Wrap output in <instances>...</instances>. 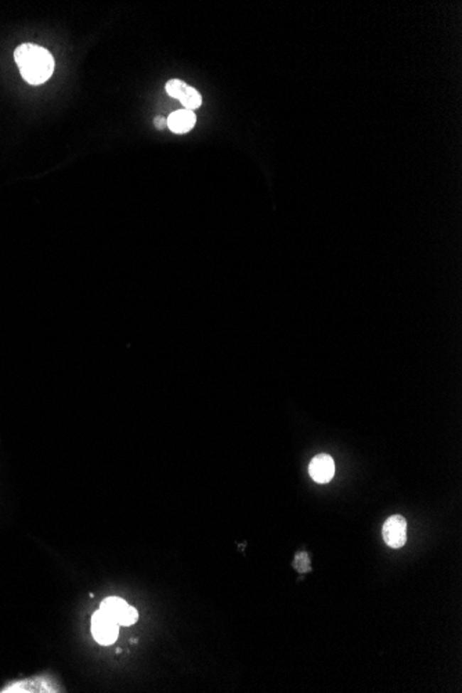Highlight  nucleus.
I'll return each instance as SVG.
<instances>
[{"instance_id":"obj_1","label":"nucleus","mask_w":462,"mask_h":693,"mask_svg":"<svg viewBox=\"0 0 462 693\" xmlns=\"http://www.w3.org/2000/svg\"><path fill=\"white\" fill-rule=\"evenodd\" d=\"M14 60L23 78L31 85L45 83L54 71L52 53L33 43L18 46L14 51Z\"/></svg>"},{"instance_id":"obj_2","label":"nucleus","mask_w":462,"mask_h":693,"mask_svg":"<svg viewBox=\"0 0 462 693\" xmlns=\"http://www.w3.org/2000/svg\"><path fill=\"white\" fill-rule=\"evenodd\" d=\"M100 610L108 618L117 621L119 625H131L139 619V613L133 606L118 596H111L104 599L100 605Z\"/></svg>"},{"instance_id":"obj_3","label":"nucleus","mask_w":462,"mask_h":693,"mask_svg":"<svg viewBox=\"0 0 462 693\" xmlns=\"http://www.w3.org/2000/svg\"><path fill=\"white\" fill-rule=\"evenodd\" d=\"M165 90L171 97L179 100L180 102L186 107V110L193 111L195 108H200L203 104V97L200 92L195 90L193 86H188L186 82L180 79H171L169 82H166Z\"/></svg>"},{"instance_id":"obj_4","label":"nucleus","mask_w":462,"mask_h":693,"mask_svg":"<svg viewBox=\"0 0 462 693\" xmlns=\"http://www.w3.org/2000/svg\"><path fill=\"white\" fill-rule=\"evenodd\" d=\"M92 634L99 644H114L119 634V624L99 609L92 618Z\"/></svg>"},{"instance_id":"obj_5","label":"nucleus","mask_w":462,"mask_h":693,"mask_svg":"<svg viewBox=\"0 0 462 693\" xmlns=\"http://www.w3.org/2000/svg\"><path fill=\"white\" fill-rule=\"evenodd\" d=\"M382 536L390 548H402L407 541V522L400 515L389 518L384 524Z\"/></svg>"},{"instance_id":"obj_6","label":"nucleus","mask_w":462,"mask_h":693,"mask_svg":"<svg viewBox=\"0 0 462 693\" xmlns=\"http://www.w3.org/2000/svg\"><path fill=\"white\" fill-rule=\"evenodd\" d=\"M310 476L317 483H328L335 475L334 460L327 454H320L313 458L308 467Z\"/></svg>"},{"instance_id":"obj_7","label":"nucleus","mask_w":462,"mask_h":693,"mask_svg":"<svg viewBox=\"0 0 462 693\" xmlns=\"http://www.w3.org/2000/svg\"><path fill=\"white\" fill-rule=\"evenodd\" d=\"M195 121H197V117L193 111L190 110H179V111H175L169 115L168 118V127L173 132V133H178V134H183V133H187L190 132L194 125H195Z\"/></svg>"},{"instance_id":"obj_8","label":"nucleus","mask_w":462,"mask_h":693,"mask_svg":"<svg viewBox=\"0 0 462 693\" xmlns=\"http://www.w3.org/2000/svg\"><path fill=\"white\" fill-rule=\"evenodd\" d=\"M295 566H296V570H299V571H308V568H310L308 554H298L296 561H295Z\"/></svg>"},{"instance_id":"obj_9","label":"nucleus","mask_w":462,"mask_h":693,"mask_svg":"<svg viewBox=\"0 0 462 693\" xmlns=\"http://www.w3.org/2000/svg\"><path fill=\"white\" fill-rule=\"evenodd\" d=\"M154 125L156 129L162 130V129H165V127L168 126V118H165V117H161V115H159V117H156V118H155Z\"/></svg>"}]
</instances>
